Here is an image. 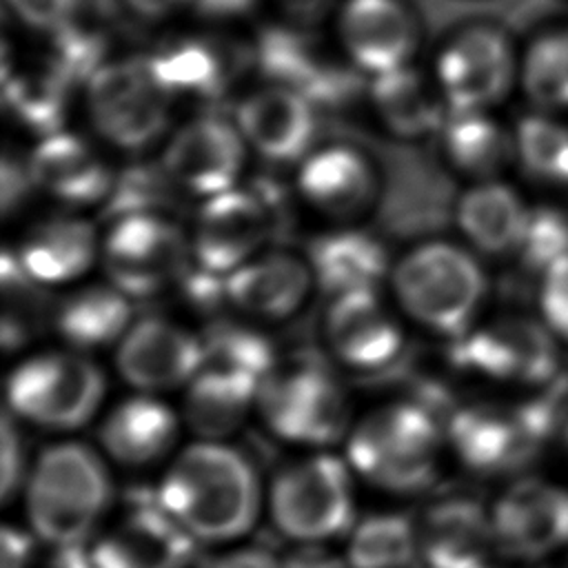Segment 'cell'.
<instances>
[{
	"instance_id": "obj_50",
	"label": "cell",
	"mask_w": 568,
	"mask_h": 568,
	"mask_svg": "<svg viewBox=\"0 0 568 568\" xmlns=\"http://www.w3.org/2000/svg\"><path fill=\"white\" fill-rule=\"evenodd\" d=\"M138 16L149 18V20H158L169 16L171 11H175L180 4L189 2V0H124Z\"/></svg>"
},
{
	"instance_id": "obj_9",
	"label": "cell",
	"mask_w": 568,
	"mask_h": 568,
	"mask_svg": "<svg viewBox=\"0 0 568 568\" xmlns=\"http://www.w3.org/2000/svg\"><path fill=\"white\" fill-rule=\"evenodd\" d=\"M457 368L497 384L546 388L561 377L559 339L541 320L501 315L468 328L450 344Z\"/></svg>"
},
{
	"instance_id": "obj_51",
	"label": "cell",
	"mask_w": 568,
	"mask_h": 568,
	"mask_svg": "<svg viewBox=\"0 0 568 568\" xmlns=\"http://www.w3.org/2000/svg\"><path fill=\"white\" fill-rule=\"evenodd\" d=\"M195 4L213 16H229L235 11H242L251 4V0H195Z\"/></svg>"
},
{
	"instance_id": "obj_54",
	"label": "cell",
	"mask_w": 568,
	"mask_h": 568,
	"mask_svg": "<svg viewBox=\"0 0 568 568\" xmlns=\"http://www.w3.org/2000/svg\"><path fill=\"white\" fill-rule=\"evenodd\" d=\"M566 568H568V566H566Z\"/></svg>"
},
{
	"instance_id": "obj_5",
	"label": "cell",
	"mask_w": 568,
	"mask_h": 568,
	"mask_svg": "<svg viewBox=\"0 0 568 568\" xmlns=\"http://www.w3.org/2000/svg\"><path fill=\"white\" fill-rule=\"evenodd\" d=\"M357 484L344 455L306 450L266 479V521L288 544H337L359 517Z\"/></svg>"
},
{
	"instance_id": "obj_3",
	"label": "cell",
	"mask_w": 568,
	"mask_h": 568,
	"mask_svg": "<svg viewBox=\"0 0 568 568\" xmlns=\"http://www.w3.org/2000/svg\"><path fill=\"white\" fill-rule=\"evenodd\" d=\"M446 419L422 402L384 404L353 422L344 457L357 481L390 497H417L442 477Z\"/></svg>"
},
{
	"instance_id": "obj_15",
	"label": "cell",
	"mask_w": 568,
	"mask_h": 568,
	"mask_svg": "<svg viewBox=\"0 0 568 568\" xmlns=\"http://www.w3.org/2000/svg\"><path fill=\"white\" fill-rule=\"evenodd\" d=\"M273 211L266 195L233 186L206 197L195 215L191 255L197 266L229 275L255 257L271 233Z\"/></svg>"
},
{
	"instance_id": "obj_49",
	"label": "cell",
	"mask_w": 568,
	"mask_h": 568,
	"mask_svg": "<svg viewBox=\"0 0 568 568\" xmlns=\"http://www.w3.org/2000/svg\"><path fill=\"white\" fill-rule=\"evenodd\" d=\"M49 550L51 552L47 557L44 568H98L93 561V555L89 550V541L49 548Z\"/></svg>"
},
{
	"instance_id": "obj_33",
	"label": "cell",
	"mask_w": 568,
	"mask_h": 568,
	"mask_svg": "<svg viewBox=\"0 0 568 568\" xmlns=\"http://www.w3.org/2000/svg\"><path fill=\"white\" fill-rule=\"evenodd\" d=\"M348 568H413L419 566L417 517L379 508L357 517L342 539Z\"/></svg>"
},
{
	"instance_id": "obj_37",
	"label": "cell",
	"mask_w": 568,
	"mask_h": 568,
	"mask_svg": "<svg viewBox=\"0 0 568 568\" xmlns=\"http://www.w3.org/2000/svg\"><path fill=\"white\" fill-rule=\"evenodd\" d=\"M155 78L175 98H215L226 82V64L206 42L184 40L146 58Z\"/></svg>"
},
{
	"instance_id": "obj_26",
	"label": "cell",
	"mask_w": 568,
	"mask_h": 568,
	"mask_svg": "<svg viewBox=\"0 0 568 568\" xmlns=\"http://www.w3.org/2000/svg\"><path fill=\"white\" fill-rule=\"evenodd\" d=\"M100 253L93 226L87 220L55 215L36 222L20 240L13 260L40 286L64 284L89 271Z\"/></svg>"
},
{
	"instance_id": "obj_39",
	"label": "cell",
	"mask_w": 568,
	"mask_h": 568,
	"mask_svg": "<svg viewBox=\"0 0 568 568\" xmlns=\"http://www.w3.org/2000/svg\"><path fill=\"white\" fill-rule=\"evenodd\" d=\"M202 368H217L262 384L275 366V353L268 339L253 328L217 324L204 337Z\"/></svg>"
},
{
	"instance_id": "obj_44",
	"label": "cell",
	"mask_w": 568,
	"mask_h": 568,
	"mask_svg": "<svg viewBox=\"0 0 568 568\" xmlns=\"http://www.w3.org/2000/svg\"><path fill=\"white\" fill-rule=\"evenodd\" d=\"M193 568H282V557L255 541H237L200 555Z\"/></svg>"
},
{
	"instance_id": "obj_8",
	"label": "cell",
	"mask_w": 568,
	"mask_h": 568,
	"mask_svg": "<svg viewBox=\"0 0 568 568\" xmlns=\"http://www.w3.org/2000/svg\"><path fill=\"white\" fill-rule=\"evenodd\" d=\"M106 382L102 368L82 353H40L22 359L7 379L9 413L18 422L71 433L100 410Z\"/></svg>"
},
{
	"instance_id": "obj_21",
	"label": "cell",
	"mask_w": 568,
	"mask_h": 568,
	"mask_svg": "<svg viewBox=\"0 0 568 568\" xmlns=\"http://www.w3.org/2000/svg\"><path fill=\"white\" fill-rule=\"evenodd\" d=\"M339 40L355 67L382 75L410 64L417 27L399 0H348L339 13Z\"/></svg>"
},
{
	"instance_id": "obj_46",
	"label": "cell",
	"mask_w": 568,
	"mask_h": 568,
	"mask_svg": "<svg viewBox=\"0 0 568 568\" xmlns=\"http://www.w3.org/2000/svg\"><path fill=\"white\" fill-rule=\"evenodd\" d=\"M38 537L24 524H2L0 568H33L38 559Z\"/></svg>"
},
{
	"instance_id": "obj_40",
	"label": "cell",
	"mask_w": 568,
	"mask_h": 568,
	"mask_svg": "<svg viewBox=\"0 0 568 568\" xmlns=\"http://www.w3.org/2000/svg\"><path fill=\"white\" fill-rule=\"evenodd\" d=\"M568 255V211L557 204H532L517 248L521 268L535 277Z\"/></svg>"
},
{
	"instance_id": "obj_24",
	"label": "cell",
	"mask_w": 568,
	"mask_h": 568,
	"mask_svg": "<svg viewBox=\"0 0 568 568\" xmlns=\"http://www.w3.org/2000/svg\"><path fill=\"white\" fill-rule=\"evenodd\" d=\"M313 284L306 260L257 253L226 275V304L255 320H284L304 304Z\"/></svg>"
},
{
	"instance_id": "obj_4",
	"label": "cell",
	"mask_w": 568,
	"mask_h": 568,
	"mask_svg": "<svg viewBox=\"0 0 568 568\" xmlns=\"http://www.w3.org/2000/svg\"><path fill=\"white\" fill-rule=\"evenodd\" d=\"M568 379L532 390L515 404L479 402L453 410L446 442L459 466L479 477L521 470L568 419Z\"/></svg>"
},
{
	"instance_id": "obj_17",
	"label": "cell",
	"mask_w": 568,
	"mask_h": 568,
	"mask_svg": "<svg viewBox=\"0 0 568 568\" xmlns=\"http://www.w3.org/2000/svg\"><path fill=\"white\" fill-rule=\"evenodd\" d=\"M202 364V337L162 317L131 324L115 351L118 373L129 386L149 395L186 386Z\"/></svg>"
},
{
	"instance_id": "obj_19",
	"label": "cell",
	"mask_w": 568,
	"mask_h": 568,
	"mask_svg": "<svg viewBox=\"0 0 568 568\" xmlns=\"http://www.w3.org/2000/svg\"><path fill=\"white\" fill-rule=\"evenodd\" d=\"M178 413L149 393L118 402L98 430V444L104 457L126 470L169 464L178 453Z\"/></svg>"
},
{
	"instance_id": "obj_45",
	"label": "cell",
	"mask_w": 568,
	"mask_h": 568,
	"mask_svg": "<svg viewBox=\"0 0 568 568\" xmlns=\"http://www.w3.org/2000/svg\"><path fill=\"white\" fill-rule=\"evenodd\" d=\"M13 13L31 29L49 36L73 24L80 0H7Z\"/></svg>"
},
{
	"instance_id": "obj_20",
	"label": "cell",
	"mask_w": 568,
	"mask_h": 568,
	"mask_svg": "<svg viewBox=\"0 0 568 568\" xmlns=\"http://www.w3.org/2000/svg\"><path fill=\"white\" fill-rule=\"evenodd\" d=\"M235 122L244 142L271 162L304 160L317 129L311 100L284 84L248 93L237 104Z\"/></svg>"
},
{
	"instance_id": "obj_18",
	"label": "cell",
	"mask_w": 568,
	"mask_h": 568,
	"mask_svg": "<svg viewBox=\"0 0 568 568\" xmlns=\"http://www.w3.org/2000/svg\"><path fill=\"white\" fill-rule=\"evenodd\" d=\"M422 568H484L495 557L488 504L468 493L433 499L417 517Z\"/></svg>"
},
{
	"instance_id": "obj_42",
	"label": "cell",
	"mask_w": 568,
	"mask_h": 568,
	"mask_svg": "<svg viewBox=\"0 0 568 568\" xmlns=\"http://www.w3.org/2000/svg\"><path fill=\"white\" fill-rule=\"evenodd\" d=\"M539 320L564 344H568V255L557 260L539 277Z\"/></svg>"
},
{
	"instance_id": "obj_30",
	"label": "cell",
	"mask_w": 568,
	"mask_h": 568,
	"mask_svg": "<svg viewBox=\"0 0 568 568\" xmlns=\"http://www.w3.org/2000/svg\"><path fill=\"white\" fill-rule=\"evenodd\" d=\"M371 100L382 122L404 138L439 131L448 113L437 84H430L410 64L373 75Z\"/></svg>"
},
{
	"instance_id": "obj_16",
	"label": "cell",
	"mask_w": 568,
	"mask_h": 568,
	"mask_svg": "<svg viewBox=\"0 0 568 568\" xmlns=\"http://www.w3.org/2000/svg\"><path fill=\"white\" fill-rule=\"evenodd\" d=\"M244 160L246 142L237 124L200 115L173 133L162 166L178 189L206 200L237 186Z\"/></svg>"
},
{
	"instance_id": "obj_22",
	"label": "cell",
	"mask_w": 568,
	"mask_h": 568,
	"mask_svg": "<svg viewBox=\"0 0 568 568\" xmlns=\"http://www.w3.org/2000/svg\"><path fill=\"white\" fill-rule=\"evenodd\" d=\"M324 333L335 357L353 368H382L402 353L404 333L375 291L331 300Z\"/></svg>"
},
{
	"instance_id": "obj_43",
	"label": "cell",
	"mask_w": 568,
	"mask_h": 568,
	"mask_svg": "<svg viewBox=\"0 0 568 568\" xmlns=\"http://www.w3.org/2000/svg\"><path fill=\"white\" fill-rule=\"evenodd\" d=\"M0 501L2 506H11L20 499V490L29 470V464L24 459L22 439L18 433V426L13 422L11 413H4L2 417V430H0Z\"/></svg>"
},
{
	"instance_id": "obj_11",
	"label": "cell",
	"mask_w": 568,
	"mask_h": 568,
	"mask_svg": "<svg viewBox=\"0 0 568 568\" xmlns=\"http://www.w3.org/2000/svg\"><path fill=\"white\" fill-rule=\"evenodd\" d=\"M495 557L539 564L568 548V488L537 475L510 479L488 501Z\"/></svg>"
},
{
	"instance_id": "obj_32",
	"label": "cell",
	"mask_w": 568,
	"mask_h": 568,
	"mask_svg": "<svg viewBox=\"0 0 568 568\" xmlns=\"http://www.w3.org/2000/svg\"><path fill=\"white\" fill-rule=\"evenodd\" d=\"M439 133L448 162L475 180H493L515 160L513 131L490 111H448Z\"/></svg>"
},
{
	"instance_id": "obj_13",
	"label": "cell",
	"mask_w": 568,
	"mask_h": 568,
	"mask_svg": "<svg viewBox=\"0 0 568 568\" xmlns=\"http://www.w3.org/2000/svg\"><path fill=\"white\" fill-rule=\"evenodd\" d=\"M109 282L129 297H149L189 271L191 240L162 213L126 215L111 222L102 246Z\"/></svg>"
},
{
	"instance_id": "obj_29",
	"label": "cell",
	"mask_w": 568,
	"mask_h": 568,
	"mask_svg": "<svg viewBox=\"0 0 568 568\" xmlns=\"http://www.w3.org/2000/svg\"><path fill=\"white\" fill-rule=\"evenodd\" d=\"M260 384L217 368H200L186 384L182 417L195 439L226 442L257 402Z\"/></svg>"
},
{
	"instance_id": "obj_34",
	"label": "cell",
	"mask_w": 568,
	"mask_h": 568,
	"mask_svg": "<svg viewBox=\"0 0 568 568\" xmlns=\"http://www.w3.org/2000/svg\"><path fill=\"white\" fill-rule=\"evenodd\" d=\"M519 87L535 111L568 113V24L548 27L526 44Z\"/></svg>"
},
{
	"instance_id": "obj_52",
	"label": "cell",
	"mask_w": 568,
	"mask_h": 568,
	"mask_svg": "<svg viewBox=\"0 0 568 568\" xmlns=\"http://www.w3.org/2000/svg\"><path fill=\"white\" fill-rule=\"evenodd\" d=\"M284 2L295 4V7H300V9H306L308 4H313V2H317V0H284Z\"/></svg>"
},
{
	"instance_id": "obj_10",
	"label": "cell",
	"mask_w": 568,
	"mask_h": 568,
	"mask_svg": "<svg viewBox=\"0 0 568 568\" xmlns=\"http://www.w3.org/2000/svg\"><path fill=\"white\" fill-rule=\"evenodd\" d=\"M89 118L118 149L142 151L169 126L173 98L146 58L104 62L87 82Z\"/></svg>"
},
{
	"instance_id": "obj_2",
	"label": "cell",
	"mask_w": 568,
	"mask_h": 568,
	"mask_svg": "<svg viewBox=\"0 0 568 568\" xmlns=\"http://www.w3.org/2000/svg\"><path fill=\"white\" fill-rule=\"evenodd\" d=\"M115 501L109 459L80 439L44 446L29 464L20 490L24 526L47 548L89 541Z\"/></svg>"
},
{
	"instance_id": "obj_7",
	"label": "cell",
	"mask_w": 568,
	"mask_h": 568,
	"mask_svg": "<svg viewBox=\"0 0 568 568\" xmlns=\"http://www.w3.org/2000/svg\"><path fill=\"white\" fill-rule=\"evenodd\" d=\"M255 408L275 439L306 450H328L353 426L344 388L308 357L275 364L260 384Z\"/></svg>"
},
{
	"instance_id": "obj_25",
	"label": "cell",
	"mask_w": 568,
	"mask_h": 568,
	"mask_svg": "<svg viewBox=\"0 0 568 568\" xmlns=\"http://www.w3.org/2000/svg\"><path fill=\"white\" fill-rule=\"evenodd\" d=\"M297 186L313 209L335 220L364 213L377 191L371 162L351 146H326L308 153L302 160Z\"/></svg>"
},
{
	"instance_id": "obj_38",
	"label": "cell",
	"mask_w": 568,
	"mask_h": 568,
	"mask_svg": "<svg viewBox=\"0 0 568 568\" xmlns=\"http://www.w3.org/2000/svg\"><path fill=\"white\" fill-rule=\"evenodd\" d=\"M71 84L49 58L36 69L4 73V100L22 124L44 138L60 131Z\"/></svg>"
},
{
	"instance_id": "obj_23",
	"label": "cell",
	"mask_w": 568,
	"mask_h": 568,
	"mask_svg": "<svg viewBox=\"0 0 568 568\" xmlns=\"http://www.w3.org/2000/svg\"><path fill=\"white\" fill-rule=\"evenodd\" d=\"M27 166L31 182L67 206L102 204L113 184L100 153L84 138L62 129L36 144Z\"/></svg>"
},
{
	"instance_id": "obj_14",
	"label": "cell",
	"mask_w": 568,
	"mask_h": 568,
	"mask_svg": "<svg viewBox=\"0 0 568 568\" xmlns=\"http://www.w3.org/2000/svg\"><path fill=\"white\" fill-rule=\"evenodd\" d=\"M98 568H193L197 544L160 506L155 493L129 495L89 539Z\"/></svg>"
},
{
	"instance_id": "obj_27",
	"label": "cell",
	"mask_w": 568,
	"mask_h": 568,
	"mask_svg": "<svg viewBox=\"0 0 568 568\" xmlns=\"http://www.w3.org/2000/svg\"><path fill=\"white\" fill-rule=\"evenodd\" d=\"M530 204L521 193L501 182L477 180L457 200V226L468 244L490 257L517 255Z\"/></svg>"
},
{
	"instance_id": "obj_31",
	"label": "cell",
	"mask_w": 568,
	"mask_h": 568,
	"mask_svg": "<svg viewBox=\"0 0 568 568\" xmlns=\"http://www.w3.org/2000/svg\"><path fill=\"white\" fill-rule=\"evenodd\" d=\"M53 324L78 351L109 346L120 342L131 326V297L113 284L80 288L55 308Z\"/></svg>"
},
{
	"instance_id": "obj_41",
	"label": "cell",
	"mask_w": 568,
	"mask_h": 568,
	"mask_svg": "<svg viewBox=\"0 0 568 568\" xmlns=\"http://www.w3.org/2000/svg\"><path fill=\"white\" fill-rule=\"evenodd\" d=\"M171 186H175V182L169 178L162 164L160 169H149V166L133 169L120 178H113L111 191L104 200V204H109L106 213L111 222L126 215L160 213L158 204L162 206Z\"/></svg>"
},
{
	"instance_id": "obj_6",
	"label": "cell",
	"mask_w": 568,
	"mask_h": 568,
	"mask_svg": "<svg viewBox=\"0 0 568 568\" xmlns=\"http://www.w3.org/2000/svg\"><path fill=\"white\" fill-rule=\"evenodd\" d=\"M404 313L419 326L450 339L475 326L488 295L477 257L453 242H426L408 251L390 273Z\"/></svg>"
},
{
	"instance_id": "obj_36",
	"label": "cell",
	"mask_w": 568,
	"mask_h": 568,
	"mask_svg": "<svg viewBox=\"0 0 568 568\" xmlns=\"http://www.w3.org/2000/svg\"><path fill=\"white\" fill-rule=\"evenodd\" d=\"M515 162L535 182L568 189V122L561 115L530 111L513 129Z\"/></svg>"
},
{
	"instance_id": "obj_48",
	"label": "cell",
	"mask_w": 568,
	"mask_h": 568,
	"mask_svg": "<svg viewBox=\"0 0 568 568\" xmlns=\"http://www.w3.org/2000/svg\"><path fill=\"white\" fill-rule=\"evenodd\" d=\"M33 184L31 175H29V166H20L18 162H11L9 158H4L2 164V206L9 213L11 206L16 202H20V197L24 195L27 186Z\"/></svg>"
},
{
	"instance_id": "obj_35",
	"label": "cell",
	"mask_w": 568,
	"mask_h": 568,
	"mask_svg": "<svg viewBox=\"0 0 568 568\" xmlns=\"http://www.w3.org/2000/svg\"><path fill=\"white\" fill-rule=\"evenodd\" d=\"M260 62L266 73L288 89L300 91L308 100L315 95H337V71L322 60L315 47L300 33L275 29L266 31L260 42Z\"/></svg>"
},
{
	"instance_id": "obj_53",
	"label": "cell",
	"mask_w": 568,
	"mask_h": 568,
	"mask_svg": "<svg viewBox=\"0 0 568 568\" xmlns=\"http://www.w3.org/2000/svg\"><path fill=\"white\" fill-rule=\"evenodd\" d=\"M564 446H566V457H568V419L564 424Z\"/></svg>"
},
{
	"instance_id": "obj_47",
	"label": "cell",
	"mask_w": 568,
	"mask_h": 568,
	"mask_svg": "<svg viewBox=\"0 0 568 568\" xmlns=\"http://www.w3.org/2000/svg\"><path fill=\"white\" fill-rule=\"evenodd\" d=\"M282 557V568H348L337 544H291Z\"/></svg>"
},
{
	"instance_id": "obj_1",
	"label": "cell",
	"mask_w": 568,
	"mask_h": 568,
	"mask_svg": "<svg viewBox=\"0 0 568 568\" xmlns=\"http://www.w3.org/2000/svg\"><path fill=\"white\" fill-rule=\"evenodd\" d=\"M153 493L197 546L246 541L266 519V479L229 442L195 439L178 448Z\"/></svg>"
},
{
	"instance_id": "obj_12",
	"label": "cell",
	"mask_w": 568,
	"mask_h": 568,
	"mask_svg": "<svg viewBox=\"0 0 568 568\" xmlns=\"http://www.w3.org/2000/svg\"><path fill=\"white\" fill-rule=\"evenodd\" d=\"M519 82L510 36L488 22L459 29L439 51L435 84L448 111H490Z\"/></svg>"
},
{
	"instance_id": "obj_28",
	"label": "cell",
	"mask_w": 568,
	"mask_h": 568,
	"mask_svg": "<svg viewBox=\"0 0 568 568\" xmlns=\"http://www.w3.org/2000/svg\"><path fill=\"white\" fill-rule=\"evenodd\" d=\"M313 282L333 297L375 291L388 275V255L379 240L364 231H331L311 242Z\"/></svg>"
}]
</instances>
